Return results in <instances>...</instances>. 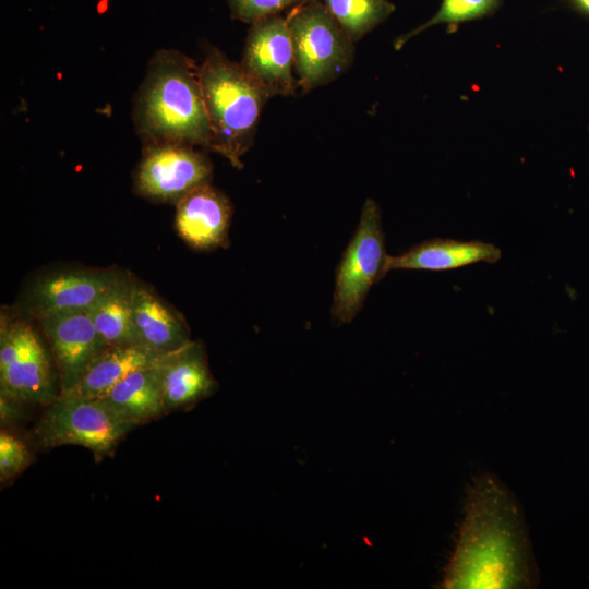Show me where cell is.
<instances>
[{"label": "cell", "mask_w": 589, "mask_h": 589, "mask_svg": "<svg viewBox=\"0 0 589 589\" xmlns=\"http://www.w3.org/2000/svg\"><path fill=\"white\" fill-rule=\"evenodd\" d=\"M53 356L59 395L73 389L92 363L109 347L87 310L64 312L38 320Z\"/></svg>", "instance_id": "11"}, {"label": "cell", "mask_w": 589, "mask_h": 589, "mask_svg": "<svg viewBox=\"0 0 589 589\" xmlns=\"http://www.w3.org/2000/svg\"><path fill=\"white\" fill-rule=\"evenodd\" d=\"M298 87L308 93L339 77L352 64L354 43L322 0H308L286 15Z\"/></svg>", "instance_id": "4"}, {"label": "cell", "mask_w": 589, "mask_h": 589, "mask_svg": "<svg viewBox=\"0 0 589 589\" xmlns=\"http://www.w3.org/2000/svg\"><path fill=\"white\" fill-rule=\"evenodd\" d=\"M1 395L25 402L49 405L56 394L51 363L39 336L22 317L1 314Z\"/></svg>", "instance_id": "7"}, {"label": "cell", "mask_w": 589, "mask_h": 589, "mask_svg": "<svg viewBox=\"0 0 589 589\" xmlns=\"http://www.w3.org/2000/svg\"><path fill=\"white\" fill-rule=\"evenodd\" d=\"M17 402L19 400L10 398L4 395H0V409L1 421L4 423L13 422L17 417Z\"/></svg>", "instance_id": "23"}, {"label": "cell", "mask_w": 589, "mask_h": 589, "mask_svg": "<svg viewBox=\"0 0 589 589\" xmlns=\"http://www.w3.org/2000/svg\"><path fill=\"white\" fill-rule=\"evenodd\" d=\"M199 77L208 117L212 151L241 169L252 147L266 101L271 98L241 67L216 47H208L199 65Z\"/></svg>", "instance_id": "3"}, {"label": "cell", "mask_w": 589, "mask_h": 589, "mask_svg": "<svg viewBox=\"0 0 589 589\" xmlns=\"http://www.w3.org/2000/svg\"><path fill=\"white\" fill-rule=\"evenodd\" d=\"M120 272L95 268H60L36 277L26 288L22 306L40 320L50 315L89 310L112 286Z\"/></svg>", "instance_id": "9"}, {"label": "cell", "mask_w": 589, "mask_h": 589, "mask_svg": "<svg viewBox=\"0 0 589 589\" xmlns=\"http://www.w3.org/2000/svg\"><path fill=\"white\" fill-rule=\"evenodd\" d=\"M305 1L308 0H227L231 17L250 25Z\"/></svg>", "instance_id": "21"}, {"label": "cell", "mask_w": 589, "mask_h": 589, "mask_svg": "<svg viewBox=\"0 0 589 589\" xmlns=\"http://www.w3.org/2000/svg\"><path fill=\"white\" fill-rule=\"evenodd\" d=\"M240 64L271 97L296 93L294 52L286 16L273 15L251 24Z\"/></svg>", "instance_id": "10"}, {"label": "cell", "mask_w": 589, "mask_h": 589, "mask_svg": "<svg viewBox=\"0 0 589 589\" xmlns=\"http://www.w3.org/2000/svg\"><path fill=\"white\" fill-rule=\"evenodd\" d=\"M211 159L195 146L178 143L145 144L135 171V191L152 201L177 204L189 192L211 183Z\"/></svg>", "instance_id": "8"}, {"label": "cell", "mask_w": 589, "mask_h": 589, "mask_svg": "<svg viewBox=\"0 0 589 589\" xmlns=\"http://www.w3.org/2000/svg\"><path fill=\"white\" fill-rule=\"evenodd\" d=\"M163 363L129 373L96 398L135 425L159 417L166 412L161 385Z\"/></svg>", "instance_id": "16"}, {"label": "cell", "mask_w": 589, "mask_h": 589, "mask_svg": "<svg viewBox=\"0 0 589 589\" xmlns=\"http://www.w3.org/2000/svg\"><path fill=\"white\" fill-rule=\"evenodd\" d=\"M166 411L190 407L216 390L204 347L191 341L173 351L161 365Z\"/></svg>", "instance_id": "13"}, {"label": "cell", "mask_w": 589, "mask_h": 589, "mask_svg": "<svg viewBox=\"0 0 589 589\" xmlns=\"http://www.w3.org/2000/svg\"><path fill=\"white\" fill-rule=\"evenodd\" d=\"M498 3L500 0H442L440 9L430 20L399 36L395 40L394 47L396 50L401 49L412 37L432 26L440 24L453 26L485 16L493 12Z\"/></svg>", "instance_id": "20"}, {"label": "cell", "mask_w": 589, "mask_h": 589, "mask_svg": "<svg viewBox=\"0 0 589 589\" xmlns=\"http://www.w3.org/2000/svg\"><path fill=\"white\" fill-rule=\"evenodd\" d=\"M349 38L357 43L395 11L388 0H322Z\"/></svg>", "instance_id": "19"}, {"label": "cell", "mask_w": 589, "mask_h": 589, "mask_svg": "<svg viewBox=\"0 0 589 589\" xmlns=\"http://www.w3.org/2000/svg\"><path fill=\"white\" fill-rule=\"evenodd\" d=\"M135 277L120 273L112 286L88 310L93 323L108 346L140 345L132 324Z\"/></svg>", "instance_id": "18"}, {"label": "cell", "mask_w": 589, "mask_h": 589, "mask_svg": "<svg viewBox=\"0 0 589 589\" xmlns=\"http://www.w3.org/2000/svg\"><path fill=\"white\" fill-rule=\"evenodd\" d=\"M501 250L483 241L432 239L396 256L388 255L386 272L392 269L447 271L474 263H495Z\"/></svg>", "instance_id": "15"}, {"label": "cell", "mask_w": 589, "mask_h": 589, "mask_svg": "<svg viewBox=\"0 0 589 589\" xmlns=\"http://www.w3.org/2000/svg\"><path fill=\"white\" fill-rule=\"evenodd\" d=\"M387 257L380 207L366 199L336 269L332 314L337 322L350 323L357 316L372 286L387 274Z\"/></svg>", "instance_id": "5"}, {"label": "cell", "mask_w": 589, "mask_h": 589, "mask_svg": "<svg viewBox=\"0 0 589 589\" xmlns=\"http://www.w3.org/2000/svg\"><path fill=\"white\" fill-rule=\"evenodd\" d=\"M170 353H161L142 345L109 346L92 363L77 385L64 395L96 398L129 373L160 364Z\"/></svg>", "instance_id": "17"}, {"label": "cell", "mask_w": 589, "mask_h": 589, "mask_svg": "<svg viewBox=\"0 0 589 589\" xmlns=\"http://www.w3.org/2000/svg\"><path fill=\"white\" fill-rule=\"evenodd\" d=\"M134 426L97 398L58 395L44 412L36 436L45 447L80 445L107 455Z\"/></svg>", "instance_id": "6"}, {"label": "cell", "mask_w": 589, "mask_h": 589, "mask_svg": "<svg viewBox=\"0 0 589 589\" xmlns=\"http://www.w3.org/2000/svg\"><path fill=\"white\" fill-rule=\"evenodd\" d=\"M133 120L144 144L178 143L212 151L199 65L178 50L156 51L137 91Z\"/></svg>", "instance_id": "2"}, {"label": "cell", "mask_w": 589, "mask_h": 589, "mask_svg": "<svg viewBox=\"0 0 589 589\" xmlns=\"http://www.w3.org/2000/svg\"><path fill=\"white\" fill-rule=\"evenodd\" d=\"M132 324L140 345L161 353L173 352L192 341L180 314L137 280L132 296Z\"/></svg>", "instance_id": "14"}, {"label": "cell", "mask_w": 589, "mask_h": 589, "mask_svg": "<svg viewBox=\"0 0 589 589\" xmlns=\"http://www.w3.org/2000/svg\"><path fill=\"white\" fill-rule=\"evenodd\" d=\"M575 4L586 13H589V0H574Z\"/></svg>", "instance_id": "24"}, {"label": "cell", "mask_w": 589, "mask_h": 589, "mask_svg": "<svg viewBox=\"0 0 589 589\" xmlns=\"http://www.w3.org/2000/svg\"><path fill=\"white\" fill-rule=\"evenodd\" d=\"M231 215L229 199L211 183L203 184L177 202L176 229L194 249L226 247Z\"/></svg>", "instance_id": "12"}, {"label": "cell", "mask_w": 589, "mask_h": 589, "mask_svg": "<svg viewBox=\"0 0 589 589\" xmlns=\"http://www.w3.org/2000/svg\"><path fill=\"white\" fill-rule=\"evenodd\" d=\"M31 462V454L26 446L7 431L0 433V479L7 481L14 478Z\"/></svg>", "instance_id": "22"}, {"label": "cell", "mask_w": 589, "mask_h": 589, "mask_svg": "<svg viewBox=\"0 0 589 589\" xmlns=\"http://www.w3.org/2000/svg\"><path fill=\"white\" fill-rule=\"evenodd\" d=\"M537 574L524 516L510 491L494 476L476 478L442 588H529Z\"/></svg>", "instance_id": "1"}]
</instances>
